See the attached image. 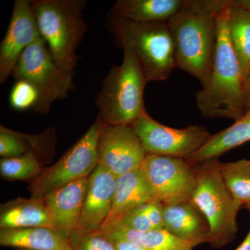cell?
<instances>
[{
    "mask_svg": "<svg viewBox=\"0 0 250 250\" xmlns=\"http://www.w3.org/2000/svg\"><path fill=\"white\" fill-rule=\"evenodd\" d=\"M105 235L111 240L116 250H144L141 247L137 246L132 242L127 241V240L120 238H113V237L108 236L106 234Z\"/></svg>",
    "mask_w": 250,
    "mask_h": 250,
    "instance_id": "31",
    "label": "cell"
},
{
    "mask_svg": "<svg viewBox=\"0 0 250 250\" xmlns=\"http://www.w3.org/2000/svg\"><path fill=\"white\" fill-rule=\"evenodd\" d=\"M152 200V191L141 168L117 177L113 207L99 231L113 228L130 212Z\"/></svg>",
    "mask_w": 250,
    "mask_h": 250,
    "instance_id": "15",
    "label": "cell"
},
{
    "mask_svg": "<svg viewBox=\"0 0 250 250\" xmlns=\"http://www.w3.org/2000/svg\"><path fill=\"white\" fill-rule=\"evenodd\" d=\"M88 177L74 181L43 197L52 218L54 229L67 239L71 238L78 228Z\"/></svg>",
    "mask_w": 250,
    "mask_h": 250,
    "instance_id": "14",
    "label": "cell"
},
{
    "mask_svg": "<svg viewBox=\"0 0 250 250\" xmlns=\"http://www.w3.org/2000/svg\"><path fill=\"white\" fill-rule=\"evenodd\" d=\"M235 250H250V229L244 241Z\"/></svg>",
    "mask_w": 250,
    "mask_h": 250,
    "instance_id": "32",
    "label": "cell"
},
{
    "mask_svg": "<svg viewBox=\"0 0 250 250\" xmlns=\"http://www.w3.org/2000/svg\"><path fill=\"white\" fill-rule=\"evenodd\" d=\"M144 208L153 229H164V205L156 200H152L144 205Z\"/></svg>",
    "mask_w": 250,
    "mask_h": 250,
    "instance_id": "29",
    "label": "cell"
},
{
    "mask_svg": "<svg viewBox=\"0 0 250 250\" xmlns=\"http://www.w3.org/2000/svg\"><path fill=\"white\" fill-rule=\"evenodd\" d=\"M186 4V0H118L109 14L136 22L167 23Z\"/></svg>",
    "mask_w": 250,
    "mask_h": 250,
    "instance_id": "17",
    "label": "cell"
},
{
    "mask_svg": "<svg viewBox=\"0 0 250 250\" xmlns=\"http://www.w3.org/2000/svg\"><path fill=\"white\" fill-rule=\"evenodd\" d=\"M123 51V62L111 67L95 100L99 116L108 125H131L146 111L147 81L134 52Z\"/></svg>",
    "mask_w": 250,
    "mask_h": 250,
    "instance_id": "5",
    "label": "cell"
},
{
    "mask_svg": "<svg viewBox=\"0 0 250 250\" xmlns=\"http://www.w3.org/2000/svg\"><path fill=\"white\" fill-rule=\"evenodd\" d=\"M141 170L154 200L164 205L191 201L196 188V172L185 159L147 154Z\"/></svg>",
    "mask_w": 250,
    "mask_h": 250,
    "instance_id": "9",
    "label": "cell"
},
{
    "mask_svg": "<svg viewBox=\"0 0 250 250\" xmlns=\"http://www.w3.org/2000/svg\"><path fill=\"white\" fill-rule=\"evenodd\" d=\"M70 241L74 250H116L111 240L100 231L83 234L75 233Z\"/></svg>",
    "mask_w": 250,
    "mask_h": 250,
    "instance_id": "26",
    "label": "cell"
},
{
    "mask_svg": "<svg viewBox=\"0 0 250 250\" xmlns=\"http://www.w3.org/2000/svg\"><path fill=\"white\" fill-rule=\"evenodd\" d=\"M26 154L22 133L0 126V155L2 158L19 157Z\"/></svg>",
    "mask_w": 250,
    "mask_h": 250,
    "instance_id": "27",
    "label": "cell"
},
{
    "mask_svg": "<svg viewBox=\"0 0 250 250\" xmlns=\"http://www.w3.org/2000/svg\"><path fill=\"white\" fill-rule=\"evenodd\" d=\"M102 232L110 237L123 238L132 242L144 250H192L197 246L195 243L184 241L174 236L164 229L139 232L131 229L116 225Z\"/></svg>",
    "mask_w": 250,
    "mask_h": 250,
    "instance_id": "21",
    "label": "cell"
},
{
    "mask_svg": "<svg viewBox=\"0 0 250 250\" xmlns=\"http://www.w3.org/2000/svg\"><path fill=\"white\" fill-rule=\"evenodd\" d=\"M250 141V109L244 116L235 121L231 126L211 135L208 141L199 150L185 160L195 166L218 156Z\"/></svg>",
    "mask_w": 250,
    "mask_h": 250,
    "instance_id": "20",
    "label": "cell"
},
{
    "mask_svg": "<svg viewBox=\"0 0 250 250\" xmlns=\"http://www.w3.org/2000/svg\"><path fill=\"white\" fill-rule=\"evenodd\" d=\"M209 4L215 12L228 7L239 8L250 12V0H209Z\"/></svg>",
    "mask_w": 250,
    "mask_h": 250,
    "instance_id": "30",
    "label": "cell"
},
{
    "mask_svg": "<svg viewBox=\"0 0 250 250\" xmlns=\"http://www.w3.org/2000/svg\"><path fill=\"white\" fill-rule=\"evenodd\" d=\"M218 41L208 84L196 93L197 108L207 118L236 121L249 111L241 65L229 37L228 8L215 12Z\"/></svg>",
    "mask_w": 250,
    "mask_h": 250,
    "instance_id": "2",
    "label": "cell"
},
{
    "mask_svg": "<svg viewBox=\"0 0 250 250\" xmlns=\"http://www.w3.org/2000/svg\"><path fill=\"white\" fill-rule=\"evenodd\" d=\"M245 207H246V208H247V209L249 210V211L250 212V203H248V204H246V205H245Z\"/></svg>",
    "mask_w": 250,
    "mask_h": 250,
    "instance_id": "34",
    "label": "cell"
},
{
    "mask_svg": "<svg viewBox=\"0 0 250 250\" xmlns=\"http://www.w3.org/2000/svg\"><path fill=\"white\" fill-rule=\"evenodd\" d=\"M74 75L75 72L56 63L42 38L23 52L13 73L16 81H25L36 88L39 100L33 109L45 115L48 114L52 104L68 98L75 88Z\"/></svg>",
    "mask_w": 250,
    "mask_h": 250,
    "instance_id": "7",
    "label": "cell"
},
{
    "mask_svg": "<svg viewBox=\"0 0 250 250\" xmlns=\"http://www.w3.org/2000/svg\"><path fill=\"white\" fill-rule=\"evenodd\" d=\"M39 100L37 90L29 82L16 81L9 95V103L14 109L24 111L34 108Z\"/></svg>",
    "mask_w": 250,
    "mask_h": 250,
    "instance_id": "25",
    "label": "cell"
},
{
    "mask_svg": "<svg viewBox=\"0 0 250 250\" xmlns=\"http://www.w3.org/2000/svg\"><path fill=\"white\" fill-rule=\"evenodd\" d=\"M116 179L100 164L92 172L88 177L83 209L75 233L83 234L100 230L113 207Z\"/></svg>",
    "mask_w": 250,
    "mask_h": 250,
    "instance_id": "13",
    "label": "cell"
},
{
    "mask_svg": "<svg viewBox=\"0 0 250 250\" xmlns=\"http://www.w3.org/2000/svg\"><path fill=\"white\" fill-rule=\"evenodd\" d=\"M245 88H246V93L247 99H248V106H249V110L250 109V75L249 78L247 80L246 85H245Z\"/></svg>",
    "mask_w": 250,
    "mask_h": 250,
    "instance_id": "33",
    "label": "cell"
},
{
    "mask_svg": "<svg viewBox=\"0 0 250 250\" xmlns=\"http://www.w3.org/2000/svg\"><path fill=\"white\" fill-rule=\"evenodd\" d=\"M0 245L16 249L74 250L70 240L46 227L0 230Z\"/></svg>",
    "mask_w": 250,
    "mask_h": 250,
    "instance_id": "19",
    "label": "cell"
},
{
    "mask_svg": "<svg viewBox=\"0 0 250 250\" xmlns=\"http://www.w3.org/2000/svg\"><path fill=\"white\" fill-rule=\"evenodd\" d=\"M116 225H120L124 228L131 229L139 231V232H147V231L154 229L147 213L145 210L144 205L130 212L119 223Z\"/></svg>",
    "mask_w": 250,
    "mask_h": 250,
    "instance_id": "28",
    "label": "cell"
},
{
    "mask_svg": "<svg viewBox=\"0 0 250 250\" xmlns=\"http://www.w3.org/2000/svg\"><path fill=\"white\" fill-rule=\"evenodd\" d=\"M85 0H34L33 9L41 36L59 67L75 72L77 47L88 30L83 16Z\"/></svg>",
    "mask_w": 250,
    "mask_h": 250,
    "instance_id": "4",
    "label": "cell"
},
{
    "mask_svg": "<svg viewBox=\"0 0 250 250\" xmlns=\"http://www.w3.org/2000/svg\"><path fill=\"white\" fill-rule=\"evenodd\" d=\"M229 37L240 65L245 83L250 75V12L228 7Z\"/></svg>",
    "mask_w": 250,
    "mask_h": 250,
    "instance_id": "22",
    "label": "cell"
},
{
    "mask_svg": "<svg viewBox=\"0 0 250 250\" xmlns=\"http://www.w3.org/2000/svg\"><path fill=\"white\" fill-rule=\"evenodd\" d=\"M41 159L34 154H27L19 157L1 158L0 174L6 180H32L42 169Z\"/></svg>",
    "mask_w": 250,
    "mask_h": 250,
    "instance_id": "24",
    "label": "cell"
},
{
    "mask_svg": "<svg viewBox=\"0 0 250 250\" xmlns=\"http://www.w3.org/2000/svg\"><path fill=\"white\" fill-rule=\"evenodd\" d=\"M225 185L242 205L250 202V159L219 164Z\"/></svg>",
    "mask_w": 250,
    "mask_h": 250,
    "instance_id": "23",
    "label": "cell"
},
{
    "mask_svg": "<svg viewBox=\"0 0 250 250\" xmlns=\"http://www.w3.org/2000/svg\"><path fill=\"white\" fill-rule=\"evenodd\" d=\"M104 123L98 118L54 165L42 167L29 184L31 197L42 199L77 179L88 177L98 165V141Z\"/></svg>",
    "mask_w": 250,
    "mask_h": 250,
    "instance_id": "8",
    "label": "cell"
},
{
    "mask_svg": "<svg viewBox=\"0 0 250 250\" xmlns=\"http://www.w3.org/2000/svg\"><path fill=\"white\" fill-rule=\"evenodd\" d=\"M218 159L194 166L197 184L191 202L201 211L209 226L208 244L223 248L234 239L238 231L237 216L241 204L228 190L219 169Z\"/></svg>",
    "mask_w": 250,
    "mask_h": 250,
    "instance_id": "6",
    "label": "cell"
},
{
    "mask_svg": "<svg viewBox=\"0 0 250 250\" xmlns=\"http://www.w3.org/2000/svg\"><path fill=\"white\" fill-rule=\"evenodd\" d=\"M37 227L53 229L52 218L43 198L18 197L1 205V229Z\"/></svg>",
    "mask_w": 250,
    "mask_h": 250,
    "instance_id": "18",
    "label": "cell"
},
{
    "mask_svg": "<svg viewBox=\"0 0 250 250\" xmlns=\"http://www.w3.org/2000/svg\"><path fill=\"white\" fill-rule=\"evenodd\" d=\"M164 229L197 246L208 243V224L191 201L164 205Z\"/></svg>",
    "mask_w": 250,
    "mask_h": 250,
    "instance_id": "16",
    "label": "cell"
},
{
    "mask_svg": "<svg viewBox=\"0 0 250 250\" xmlns=\"http://www.w3.org/2000/svg\"><path fill=\"white\" fill-rule=\"evenodd\" d=\"M16 250H26V249H16Z\"/></svg>",
    "mask_w": 250,
    "mask_h": 250,
    "instance_id": "35",
    "label": "cell"
},
{
    "mask_svg": "<svg viewBox=\"0 0 250 250\" xmlns=\"http://www.w3.org/2000/svg\"><path fill=\"white\" fill-rule=\"evenodd\" d=\"M147 155L131 125H104L98 141V164L116 177L141 168Z\"/></svg>",
    "mask_w": 250,
    "mask_h": 250,
    "instance_id": "11",
    "label": "cell"
},
{
    "mask_svg": "<svg viewBox=\"0 0 250 250\" xmlns=\"http://www.w3.org/2000/svg\"><path fill=\"white\" fill-rule=\"evenodd\" d=\"M42 39L31 0H16L9 27L0 45V83L14 73L24 50Z\"/></svg>",
    "mask_w": 250,
    "mask_h": 250,
    "instance_id": "12",
    "label": "cell"
},
{
    "mask_svg": "<svg viewBox=\"0 0 250 250\" xmlns=\"http://www.w3.org/2000/svg\"><path fill=\"white\" fill-rule=\"evenodd\" d=\"M106 27L117 45L134 52L147 82L170 76L175 62L167 23L136 22L108 14Z\"/></svg>",
    "mask_w": 250,
    "mask_h": 250,
    "instance_id": "3",
    "label": "cell"
},
{
    "mask_svg": "<svg viewBox=\"0 0 250 250\" xmlns=\"http://www.w3.org/2000/svg\"><path fill=\"white\" fill-rule=\"evenodd\" d=\"M147 154L186 159L197 152L211 134L205 126L190 125L184 129L158 123L145 111L131 125Z\"/></svg>",
    "mask_w": 250,
    "mask_h": 250,
    "instance_id": "10",
    "label": "cell"
},
{
    "mask_svg": "<svg viewBox=\"0 0 250 250\" xmlns=\"http://www.w3.org/2000/svg\"><path fill=\"white\" fill-rule=\"evenodd\" d=\"M173 42L175 67L195 77L202 88L213 70L218 24L207 0H186L182 9L167 22Z\"/></svg>",
    "mask_w": 250,
    "mask_h": 250,
    "instance_id": "1",
    "label": "cell"
},
{
    "mask_svg": "<svg viewBox=\"0 0 250 250\" xmlns=\"http://www.w3.org/2000/svg\"></svg>",
    "mask_w": 250,
    "mask_h": 250,
    "instance_id": "36",
    "label": "cell"
}]
</instances>
